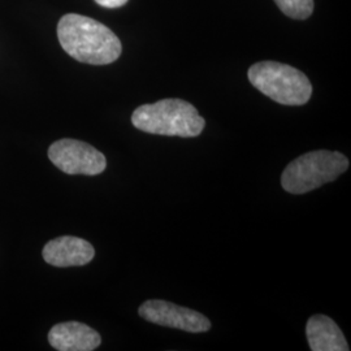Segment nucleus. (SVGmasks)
Wrapping results in <instances>:
<instances>
[{
	"label": "nucleus",
	"mask_w": 351,
	"mask_h": 351,
	"mask_svg": "<svg viewBox=\"0 0 351 351\" xmlns=\"http://www.w3.org/2000/svg\"><path fill=\"white\" fill-rule=\"evenodd\" d=\"M49 158L66 175L97 176L107 167L106 156L101 151L77 139L56 141L49 149Z\"/></svg>",
	"instance_id": "39448f33"
},
{
	"label": "nucleus",
	"mask_w": 351,
	"mask_h": 351,
	"mask_svg": "<svg viewBox=\"0 0 351 351\" xmlns=\"http://www.w3.org/2000/svg\"><path fill=\"white\" fill-rule=\"evenodd\" d=\"M128 1L129 0H95L97 4H99L101 7H104V8H110V10L120 8V7L125 5Z\"/></svg>",
	"instance_id": "9b49d317"
},
{
	"label": "nucleus",
	"mask_w": 351,
	"mask_h": 351,
	"mask_svg": "<svg viewBox=\"0 0 351 351\" xmlns=\"http://www.w3.org/2000/svg\"><path fill=\"white\" fill-rule=\"evenodd\" d=\"M43 259L53 267L85 265L94 259L95 250L85 239L64 236L52 239L43 247Z\"/></svg>",
	"instance_id": "0eeeda50"
},
{
	"label": "nucleus",
	"mask_w": 351,
	"mask_h": 351,
	"mask_svg": "<svg viewBox=\"0 0 351 351\" xmlns=\"http://www.w3.org/2000/svg\"><path fill=\"white\" fill-rule=\"evenodd\" d=\"M58 38L63 50L80 63L107 65L116 62L123 51L120 39L110 27L77 13L60 19Z\"/></svg>",
	"instance_id": "f257e3e1"
},
{
	"label": "nucleus",
	"mask_w": 351,
	"mask_h": 351,
	"mask_svg": "<svg viewBox=\"0 0 351 351\" xmlns=\"http://www.w3.org/2000/svg\"><path fill=\"white\" fill-rule=\"evenodd\" d=\"M306 335L313 351H349V345L339 326L326 315L308 319Z\"/></svg>",
	"instance_id": "1a4fd4ad"
},
{
	"label": "nucleus",
	"mask_w": 351,
	"mask_h": 351,
	"mask_svg": "<svg viewBox=\"0 0 351 351\" xmlns=\"http://www.w3.org/2000/svg\"><path fill=\"white\" fill-rule=\"evenodd\" d=\"M49 342L55 350L93 351L98 349L101 339L97 330L86 324L68 322L52 326Z\"/></svg>",
	"instance_id": "6e6552de"
},
{
	"label": "nucleus",
	"mask_w": 351,
	"mask_h": 351,
	"mask_svg": "<svg viewBox=\"0 0 351 351\" xmlns=\"http://www.w3.org/2000/svg\"><path fill=\"white\" fill-rule=\"evenodd\" d=\"M281 12L295 20H306L314 12V0H275Z\"/></svg>",
	"instance_id": "9d476101"
},
{
	"label": "nucleus",
	"mask_w": 351,
	"mask_h": 351,
	"mask_svg": "<svg viewBox=\"0 0 351 351\" xmlns=\"http://www.w3.org/2000/svg\"><path fill=\"white\" fill-rule=\"evenodd\" d=\"M247 75L254 88L284 106H303L313 95L308 77L288 64L261 62L251 65Z\"/></svg>",
	"instance_id": "7ed1b4c3"
},
{
	"label": "nucleus",
	"mask_w": 351,
	"mask_h": 351,
	"mask_svg": "<svg viewBox=\"0 0 351 351\" xmlns=\"http://www.w3.org/2000/svg\"><path fill=\"white\" fill-rule=\"evenodd\" d=\"M132 124L150 134L194 138L203 132L206 121L189 101L163 99L138 107L132 114Z\"/></svg>",
	"instance_id": "f03ea898"
},
{
	"label": "nucleus",
	"mask_w": 351,
	"mask_h": 351,
	"mask_svg": "<svg viewBox=\"0 0 351 351\" xmlns=\"http://www.w3.org/2000/svg\"><path fill=\"white\" fill-rule=\"evenodd\" d=\"M138 314L154 324L177 328L190 333H203L211 329V322L204 315L171 302L160 300L145 302L139 307Z\"/></svg>",
	"instance_id": "423d86ee"
},
{
	"label": "nucleus",
	"mask_w": 351,
	"mask_h": 351,
	"mask_svg": "<svg viewBox=\"0 0 351 351\" xmlns=\"http://www.w3.org/2000/svg\"><path fill=\"white\" fill-rule=\"evenodd\" d=\"M349 168V159L337 151L307 152L284 169L281 185L290 194H304L335 181Z\"/></svg>",
	"instance_id": "20e7f679"
}]
</instances>
